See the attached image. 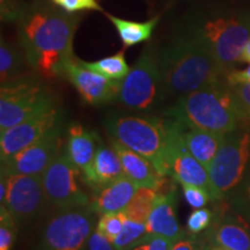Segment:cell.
<instances>
[{
    "label": "cell",
    "mask_w": 250,
    "mask_h": 250,
    "mask_svg": "<svg viewBox=\"0 0 250 250\" xmlns=\"http://www.w3.org/2000/svg\"><path fill=\"white\" fill-rule=\"evenodd\" d=\"M235 206L250 217V171L248 176L242 180L239 192L235 195Z\"/></svg>",
    "instance_id": "33"
},
{
    "label": "cell",
    "mask_w": 250,
    "mask_h": 250,
    "mask_svg": "<svg viewBox=\"0 0 250 250\" xmlns=\"http://www.w3.org/2000/svg\"><path fill=\"white\" fill-rule=\"evenodd\" d=\"M62 114L56 107L30 117L0 133V156L1 162L8 160L23 148L33 145L44 137L61 129Z\"/></svg>",
    "instance_id": "11"
},
{
    "label": "cell",
    "mask_w": 250,
    "mask_h": 250,
    "mask_svg": "<svg viewBox=\"0 0 250 250\" xmlns=\"http://www.w3.org/2000/svg\"><path fill=\"white\" fill-rule=\"evenodd\" d=\"M87 248L88 250H115L112 242L103 236L96 228L93 230L92 235L89 237Z\"/></svg>",
    "instance_id": "34"
},
{
    "label": "cell",
    "mask_w": 250,
    "mask_h": 250,
    "mask_svg": "<svg viewBox=\"0 0 250 250\" xmlns=\"http://www.w3.org/2000/svg\"><path fill=\"white\" fill-rule=\"evenodd\" d=\"M46 199L41 175L8 174L7 195L0 208H5L18 223H22L35 218Z\"/></svg>",
    "instance_id": "12"
},
{
    "label": "cell",
    "mask_w": 250,
    "mask_h": 250,
    "mask_svg": "<svg viewBox=\"0 0 250 250\" xmlns=\"http://www.w3.org/2000/svg\"><path fill=\"white\" fill-rule=\"evenodd\" d=\"M236 111L241 122L250 121V83L230 86Z\"/></svg>",
    "instance_id": "29"
},
{
    "label": "cell",
    "mask_w": 250,
    "mask_h": 250,
    "mask_svg": "<svg viewBox=\"0 0 250 250\" xmlns=\"http://www.w3.org/2000/svg\"><path fill=\"white\" fill-rule=\"evenodd\" d=\"M80 173L83 171L72 164L64 151L56 156L42 175L48 201L59 210L89 204L90 197L79 183Z\"/></svg>",
    "instance_id": "10"
},
{
    "label": "cell",
    "mask_w": 250,
    "mask_h": 250,
    "mask_svg": "<svg viewBox=\"0 0 250 250\" xmlns=\"http://www.w3.org/2000/svg\"><path fill=\"white\" fill-rule=\"evenodd\" d=\"M111 146L120 156L124 175L139 187H149L160 191L165 177L155 169L152 162L117 140H111Z\"/></svg>",
    "instance_id": "18"
},
{
    "label": "cell",
    "mask_w": 250,
    "mask_h": 250,
    "mask_svg": "<svg viewBox=\"0 0 250 250\" xmlns=\"http://www.w3.org/2000/svg\"><path fill=\"white\" fill-rule=\"evenodd\" d=\"M210 250H228L226 248H224V247L219 246V245H215V243H211L210 245Z\"/></svg>",
    "instance_id": "40"
},
{
    "label": "cell",
    "mask_w": 250,
    "mask_h": 250,
    "mask_svg": "<svg viewBox=\"0 0 250 250\" xmlns=\"http://www.w3.org/2000/svg\"><path fill=\"white\" fill-rule=\"evenodd\" d=\"M159 195L160 192L154 188L140 187L134 193L131 202L123 210L125 218L134 221H140V223H146Z\"/></svg>",
    "instance_id": "24"
},
{
    "label": "cell",
    "mask_w": 250,
    "mask_h": 250,
    "mask_svg": "<svg viewBox=\"0 0 250 250\" xmlns=\"http://www.w3.org/2000/svg\"><path fill=\"white\" fill-rule=\"evenodd\" d=\"M212 219H213V214L208 208H196L187 220L188 233L193 234V235L202 233L203 230L211 226Z\"/></svg>",
    "instance_id": "31"
},
{
    "label": "cell",
    "mask_w": 250,
    "mask_h": 250,
    "mask_svg": "<svg viewBox=\"0 0 250 250\" xmlns=\"http://www.w3.org/2000/svg\"><path fill=\"white\" fill-rule=\"evenodd\" d=\"M89 206L62 208L45 225L36 250H83L93 233Z\"/></svg>",
    "instance_id": "9"
},
{
    "label": "cell",
    "mask_w": 250,
    "mask_h": 250,
    "mask_svg": "<svg viewBox=\"0 0 250 250\" xmlns=\"http://www.w3.org/2000/svg\"><path fill=\"white\" fill-rule=\"evenodd\" d=\"M166 115L187 127L221 134L232 132L239 127L241 122L227 83L205 87L181 96L166 111Z\"/></svg>",
    "instance_id": "3"
},
{
    "label": "cell",
    "mask_w": 250,
    "mask_h": 250,
    "mask_svg": "<svg viewBox=\"0 0 250 250\" xmlns=\"http://www.w3.org/2000/svg\"><path fill=\"white\" fill-rule=\"evenodd\" d=\"M125 220V215L123 211L112 212V213H105L100 215V219L96 225V229L102 234L103 236L107 237L109 241H114L118 234L121 233L123 224Z\"/></svg>",
    "instance_id": "27"
},
{
    "label": "cell",
    "mask_w": 250,
    "mask_h": 250,
    "mask_svg": "<svg viewBox=\"0 0 250 250\" xmlns=\"http://www.w3.org/2000/svg\"><path fill=\"white\" fill-rule=\"evenodd\" d=\"M166 95L158 55L152 48L145 49L121 81L117 100L131 110L147 111L160 104Z\"/></svg>",
    "instance_id": "8"
},
{
    "label": "cell",
    "mask_w": 250,
    "mask_h": 250,
    "mask_svg": "<svg viewBox=\"0 0 250 250\" xmlns=\"http://www.w3.org/2000/svg\"><path fill=\"white\" fill-rule=\"evenodd\" d=\"M148 233L146 223L125 218L123 228L112 241L115 250H132L134 247L147 242Z\"/></svg>",
    "instance_id": "26"
},
{
    "label": "cell",
    "mask_w": 250,
    "mask_h": 250,
    "mask_svg": "<svg viewBox=\"0 0 250 250\" xmlns=\"http://www.w3.org/2000/svg\"><path fill=\"white\" fill-rule=\"evenodd\" d=\"M192 29L211 50L228 73L241 62L243 49L250 40V15H215L197 22Z\"/></svg>",
    "instance_id": "5"
},
{
    "label": "cell",
    "mask_w": 250,
    "mask_h": 250,
    "mask_svg": "<svg viewBox=\"0 0 250 250\" xmlns=\"http://www.w3.org/2000/svg\"><path fill=\"white\" fill-rule=\"evenodd\" d=\"M104 124L112 139L147 159L161 176H169L168 120L143 115L111 114Z\"/></svg>",
    "instance_id": "4"
},
{
    "label": "cell",
    "mask_w": 250,
    "mask_h": 250,
    "mask_svg": "<svg viewBox=\"0 0 250 250\" xmlns=\"http://www.w3.org/2000/svg\"><path fill=\"white\" fill-rule=\"evenodd\" d=\"M70 81L81 99L90 105H102L117 100L121 81L96 73L81 64L80 59L71 58L64 66L62 76Z\"/></svg>",
    "instance_id": "13"
},
{
    "label": "cell",
    "mask_w": 250,
    "mask_h": 250,
    "mask_svg": "<svg viewBox=\"0 0 250 250\" xmlns=\"http://www.w3.org/2000/svg\"><path fill=\"white\" fill-rule=\"evenodd\" d=\"M132 250H148V245H147V242L142 243V245H139V246L134 247V248H133Z\"/></svg>",
    "instance_id": "39"
},
{
    "label": "cell",
    "mask_w": 250,
    "mask_h": 250,
    "mask_svg": "<svg viewBox=\"0 0 250 250\" xmlns=\"http://www.w3.org/2000/svg\"><path fill=\"white\" fill-rule=\"evenodd\" d=\"M225 136L212 131L187 127L182 124V137L186 147L206 168L213 160L223 144Z\"/></svg>",
    "instance_id": "20"
},
{
    "label": "cell",
    "mask_w": 250,
    "mask_h": 250,
    "mask_svg": "<svg viewBox=\"0 0 250 250\" xmlns=\"http://www.w3.org/2000/svg\"><path fill=\"white\" fill-rule=\"evenodd\" d=\"M158 62L167 95L181 98L226 83L228 72L192 29L165 46Z\"/></svg>",
    "instance_id": "2"
},
{
    "label": "cell",
    "mask_w": 250,
    "mask_h": 250,
    "mask_svg": "<svg viewBox=\"0 0 250 250\" xmlns=\"http://www.w3.org/2000/svg\"><path fill=\"white\" fill-rule=\"evenodd\" d=\"M226 83L230 86L250 83V64L248 67L245 68V70L230 71L226 77Z\"/></svg>",
    "instance_id": "36"
},
{
    "label": "cell",
    "mask_w": 250,
    "mask_h": 250,
    "mask_svg": "<svg viewBox=\"0 0 250 250\" xmlns=\"http://www.w3.org/2000/svg\"><path fill=\"white\" fill-rule=\"evenodd\" d=\"M107 17L116 28L118 36L125 48H130V46L148 41L151 39L155 26L159 22V17H154L145 22L125 20V19L114 17L110 14H107Z\"/></svg>",
    "instance_id": "22"
},
{
    "label": "cell",
    "mask_w": 250,
    "mask_h": 250,
    "mask_svg": "<svg viewBox=\"0 0 250 250\" xmlns=\"http://www.w3.org/2000/svg\"><path fill=\"white\" fill-rule=\"evenodd\" d=\"M19 22L28 65L42 77H62L65 64L74 57L79 18L46 4H35L24 9Z\"/></svg>",
    "instance_id": "1"
},
{
    "label": "cell",
    "mask_w": 250,
    "mask_h": 250,
    "mask_svg": "<svg viewBox=\"0 0 250 250\" xmlns=\"http://www.w3.org/2000/svg\"><path fill=\"white\" fill-rule=\"evenodd\" d=\"M139 188L138 184L124 175L108 186L94 191L88 206L94 213L99 215L121 212L126 208Z\"/></svg>",
    "instance_id": "17"
},
{
    "label": "cell",
    "mask_w": 250,
    "mask_h": 250,
    "mask_svg": "<svg viewBox=\"0 0 250 250\" xmlns=\"http://www.w3.org/2000/svg\"><path fill=\"white\" fill-rule=\"evenodd\" d=\"M124 176L123 166L114 147L100 144L93 161L83 171V181L93 191Z\"/></svg>",
    "instance_id": "16"
},
{
    "label": "cell",
    "mask_w": 250,
    "mask_h": 250,
    "mask_svg": "<svg viewBox=\"0 0 250 250\" xmlns=\"http://www.w3.org/2000/svg\"><path fill=\"white\" fill-rule=\"evenodd\" d=\"M18 224L5 208H0V250H11L14 246Z\"/></svg>",
    "instance_id": "28"
},
{
    "label": "cell",
    "mask_w": 250,
    "mask_h": 250,
    "mask_svg": "<svg viewBox=\"0 0 250 250\" xmlns=\"http://www.w3.org/2000/svg\"><path fill=\"white\" fill-rule=\"evenodd\" d=\"M175 240L168 239V237L153 235L149 236L147 240L148 250H170L174 246Z\"/></svg>",
    "instance_id": "37"
},
{
    "label": "cell",
    "mask_w": 250,
    "mask_h": 250,
    "mask_svg": "<svg viewBox=\"0 0 250 250\" xmlns=\"http://www.w3.org/2000/svg\"><path fill=\"white\" fill-rule=\"evenodd\" d=\"M176 205L177 196L174 189L159 195L146 220L148 237L158 235L176 241L186 234L177 220Z\"/></svg>",
    "instance_id": "15"
},
{
    "label": "cell",
    "mask_w": 250,
    "mask_h": 250,
    "mask_svg": "<svg viewBox=\"0 0 250 250\" xmlns=\"http://www.w3.org/2000/svg\"><path fill=\"white\" fill-rule=\"evenodd\" d=\"M198 239L196 235L190 233H186L183 236H181L179 240H176L174 246L170 250H199L198 248Z\"/></svg>",
    "instance_id": "35"
},
{
    "label": "cell",
    "mask_w": 250,
    "mask_h": 250,
    "mask_svg": "<svg viewBox=\"0 0 250 250\" xmlns=\"http://www.w3.org/2000/svg\"><path fill=\"white\" fill-rule=\"evenodd\" d=\"M241 62H249L250 64V40L247 43L245 49H243L241 56Z\"/></svg>",
    "instance_id": "38"
},
{
    "label": "cell",
    "mask_w": 250,
    "mask_h": 250,
    "mask_svg": "<svg viewBox=\"0 0 250 250\" xmlns=\"http://www.w3.org/2000/svg\"><path fill=\"white\" fill-rule=\"evenodd\" d=\"M52 2L70 14L81 11H102L96 0H52Z\"/></svg>",
    "instance_id": "32"
},
{
    "label": "cell",
    "mask_w": 250,
    "mask_h": 250,
    "mask_svg": "<svg viewBox=\"0 0 250 250\" xmlns=\"http://www.w3.org/2000/svg\"><path fill=\"white\" fill-rule=\"evenodd\" d=\"M182 186L183 197L186 202L192 208H202L212 199L211 193L204 188L193 186V184H181Z\"/></svg>",
    "instance_id": "30"
},
{
    "label": "cell",
    "mask_w": 250,
    "mask_h": 250,
    "mask_svg": "<svg viewBox=\"0 0 250 250\" xmlns=\"http://www.w3.org/2000/svg\"><path fill=\"white\" fill-rule=\"evenodd\" d=\"M27 58L20 52L17 46L1 39L0 44V80L1 83L24 77L23 71Z\"/></svg>",
    "instance_id": "23"
},
{
    "label": "cell",
    "mask_w": 250,
    "mask_h": 250,
    "mask_svg": "<svg viewBox=\"0 0 250 250\" xmlns=\"http://www.w3.org/2000/svg\"><path fill=\"white\" fill-rule=\"evenodd\" d=\"M98 138L93 131L87 130L81 124L73 123L67 127V138L65 153L70 161L83 171L93 161L96 149Z\"/></svg>",
    "instance_id": "19"
},
{
    "label": "cell",
    "mask_w": 250,
    "mask_h": 250,
    "mask_svg": "<svg viewBox=\"0 0 250 250\" xmlns=\"http://www.w3.org/2000/svg\"><path fill=\"white\" fill-rule=\"evenodd\" d=\"M83 66L89 68L96 73L109 78L111 80L122 81L130 72V66L125 61L124 50H121L117 54L102 58L96 62H83L80 61Z\"/></svg>",
    "instance_id": "25"
},
{
    "label": "cell",
    "mask_w": 250,
    "mask_h": 250,
    "mask_svg": "<svg viewBox=\"0 0 250 250\" xmlns=\"http://www.w3.org/2000/svg\"><path fill=\"white\" fill-rule=\"evenodd\" d=\"M62 129L52 132L33 145L1 162V169L7 174L41 175L42 176L55 158L62 152Z\"/></svg>",
    "instance_id": "14"
},
{
    "label": "cell",
    "mask_w": 250,
    "mask_h": 250,
    "mask_svg": "<svg viewBox=\"0 0 250 250\" xmlns=\"http://www.w3.org/2000/svg\"><path fill=\"white\" fill-rule=\"evenodd\" d=\"M249 161L250 131L237 127L225 136L220 148L208 167L212 198H223L240 186Z\"/></svg>",
    "instance_id": "6"
},
{
    "label": "cell",
    "mask_w": 250,
    "mask_h": 250,
    "mask_svg": "<svg viewBox=\"0 0 250 250\" xmlns=\"http://www.w3.org/2000/svg\"><path fill=\"white\" fill-rule=\"evenodd\" d=\"M212 239V243L228 250H250V232L248 227L234 218H227L219 224Z\"/></svg>",
    "instance_id": "21"
},
{
    "label": "cell",
    "mask_w": 250,
    "mask_h": 250,
    "mask_svg": "<svg viewBox=\"0 0 250 250\" xmlns=\"http://www.w3.org/2000/svg\"><path fill=\"white\" fill-rule=\"evenodd\" d=\"M54 99L44 83L31 77L1 83L0 132L54 107Z\"/></svg>",
    "instance_id": "7"
},
{
    "label": "cell",
    "mask_w": 250,
    "mask_h": 250,
    "mask_svg": "<svg viewBox=\"0 0 250 250\" xmlns=\"http://www.w3.org/2000/svg\"><path fill=\"white\" fill-rule=\"evenodd\" d=\"M211 245V243H210ZM210 245H204L199 250H210Z\"/></svg>",
    "instance_id": "41"
}]
</instances>
